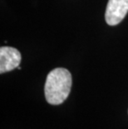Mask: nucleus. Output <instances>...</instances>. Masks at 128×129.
<instances>
[{"instance_id":"2","label":"nucleus","mask_w":128,"mask_h":129,"mask_svg":"<svg viewBox=\"0 0 128 129\" xmlns=\"http://www.w3.org/2000/svg\"><path fill=\"white\" fill-rule=\"evenodd\" d=\"M128 13V0H108L105 19L108 25H117Z\"/></svg>"},{"instance_id":"3","label":"nucleus","mask_w":128,"mask_h":129,"mask_svg":"<svg viewBox=\"0 0 128 129\" xmlns=\"http://www.w3.org/2000/svg\"><path fill=\"white\" fill-rule=\"evenodd\" d=\"M21 53L12 47L0 48V73L9 72L18 68L21 62Z\"/></svg>"},{"instance_id":"1","label":"nucleus","mask_w":128,"mask_h":129,"mask_svg":"<svg viewBox=\"0 0 128 129\" xmlns=\"http://www.w3.org/2000/svg\"><path fill=\"white\" fill-rule=\"evenodd\" d=\"M72 87V74L63 68H57L48 74L44 92L46 100L52 105H59L68 97Z\"/></svg>"}]
</instances>
